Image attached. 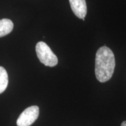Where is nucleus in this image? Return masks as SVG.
<instances>
[{"label":"nucleus","mask_w":126,"mask_h":126,"mask_svg":"<svg viewBox=\"0 0 126 126\" xmlns=\"http://www.w3.org/2000/svg\"><path fill=\"white\" fill-rule=\"evenodd\" d=\"M115 58L113 51L109 47L102 46L97 50L95 58V75L100 82L110 79L115 68Z\"/></svg>","instance_id":"nucleus-1"},{"label":"nucleus","mask_w":126,"mask_h":126,"mask_svg":"<svg viewBox=\"0 0 126 126\" xmlns=\"http://www.w3.org/2000/svg\"><path fill=\"white\" fill-rule=\"evenodd\" d=\"M8 84V75L4 67H0V94L7 89Z\"/></svg>","instance_id":"nucleus-6"},{"label":"nucleus","mask_w":126,"mask_h":126,"mask_svg":"<svg viewBox=\"0 0 126 126\" xmlns=\"http://www.w3.org/2000/svg\"><path fill=\"white\" fill-rule=\"evenodd\" d=\"M39 115V108L37 106H32L26 108L17 120L18 126H30L37 119Z\"/></svg>","instance_id":"nucleus-3"},{"label":"nucleus","mask_w":126,"mask_h":126,"mask_svg":"<svg viewBox=\"0 0 126 126\" xmlns=\"http://www.w3.org/2000/svg\"><path fill=\"white\" fill-rule=\"evenodd\" d=\"M71 8L74 14L78 18L85 20L87 13L85 0H69Z\"/></svg>","instance_id":"nucleus-4"},{"label":"nucleus","mask_w":126,"mask_h":126,"mask_svg":"<svg viewBox=\"0 0 126 126\" xmlns=\"http://www.w3.org/2000/svg\"><path fill=\"white\" fill-rule=\"evenodd\" d=\"M121 126H126V121H124L121 124Z\"/></svg>","instance_id":"nucleus-7"},{"label":"nucleus","mask_w":126,"mask_h":126,"mask_svg":"<svg viewBox=\"0 0 126 126\" xmlns=\"http://www.w3.org/2000/svg\"><path fill=\"white\" fill-rule=\"evenodd\" d=\"M14 28V23L9 19L0 20V37L5 36L11 32Z\"/></svg>","instance_id":"nucleus-5"},{"label":"nucleus","mask_w":126,"mask_h":126,"mask_svg":"<svg viewBox=\"0 0 126 126\" xmlns=\"http://www.w3.org/2000/svg\"><path fill=\"white\" fill-rule=\"evenodd\" d=\"M36 52L42 64L48 67H54L58 63V59L50 47L43 42H39L36 46Z\"/></svg>","instance_id":"nucleus-2"}]
</instances>
